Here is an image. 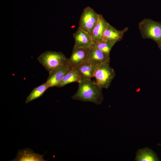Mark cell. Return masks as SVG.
I'll use <instances>...</instances> for the list:
<instances>
[{
  "label": "cell",
  "mask_w": 161,
  "mask_h": 161,
  "mask_svg": "<svg viewBox=\"0 0 161 161\" xmlns=\"http://www.w3.org/2000/svg\"><path fill=\"white\" fill-rule=\"evenodd\" d=\"M78 90L72 97L82 101L90 102L97 105L102 102L103 97L102 88L91 79L82 80L79 83Z\"/></svg>",
  "instance_id": "1"
},
{
  "label": "cell",
  "mask_w": 161,
  "mask_h": 161,
  "mask_svg": "<svg viewBox=\"0 0 161 161\" xmlns=\"http://www.w3.org/2000/svg\"><path fill=\"white\" fill-rule=\"evenodd\" d=\"M138 27L142 37L153 40L161 50V22L145 18L139 24Z\"/></svg>",
  "instance_id": "2"
},
{
  "label": "cell",
  "mask_w": 161,
  "mask_h": 161,
  "mask_svg": "<svg viewBox=\"0 0 161 161\" xmlns=\"http://www.w3.org/2000/svg\"><path fill=\"white\" fill-rule=\"evenodd\" d=\"M39 63L49 73L59 65L69 60L61 52L46 51L37 58Z\"/></svg>",
  "instance_id": "3"
},
{
  "label": "cell",
  "mask_w": 161,
  "mask_h": 161,
  "mask_svg": "<svg viewBox=\"0 0 161 161\" xmlns=\"http://www.w3.org/2000/svg\"><path fill=\"white\" fill-rule=\"evenodd\" d=\"M110 62L97 65L94 73L95 82L102 88L108 89L115 75L114 70L110 65Z\"/></svg>",
  "instance_id": "4"
},
{
  "label": "cell",
  "mask_w": 161,
  "mask_h": 161,
  "mask_svg": "<svg viewBox=\"0 0 161 161\" xmlns=\"http://www.w3.org/2000/svg\"><path fill=\"white\" fill-rule=\"evenodd\" d=\"M99 15L89 6L85 8L80 17L78 28L91 34L97 22Z\"/></svg>",
  "instance_id": "5"
},
{
  "label": "cell",
  "mask_w": 161,
  "mask_h": 161,
  "mask_svg": "<svg viewBox=\"0 0 161 161\" xmlns=\"http://www.w3.org/2000/svg\"><path fill=\"white\" fill-rule=\"evenodd\" d=\"M73 67L69 60L66 62L59 65L50 72L46 81L49 87L56 86Z\"/></svg>",
  "instance_id": "6"
},
{
  "label": "cell",
  "mask_w": 161,
  "mask_h": 161,
  "mask_svg": "<svg viewBox=\"0 0 161 161\" xmlns=\"http://www.w3.org/2000/svg\"><path fill=\"white\" fill-rule=\"evenodd\" d=\"M75 40L74 47L90 48L93 43L91 34L79 28L73 34Z\"/></svg>",
  "instance_id": "7"
},
{
  "label": "cell",
  "mask_w": 161,
  "mask_h": 161,
  "mask_svg": "<svg viewBox=\"0 0 161 161\" xmlns=\"http://www.w3.org/2000/svg\"><path fill=\"white\" fill-rule=\"evenodd\" d=\"M89 48L73 47L71 55L69 58L71 65L75 68L88 60Z\"/></svg>",
  "instance_id": "8"
},
{
  "label": "cell",
  "mask_w": 161,
  "mask_h": 161,
  "mask_svg": "<svg viewBox=\"0 0 161 161\" xmlns=\"http://www.w3.org/2000/svg\"><path fill=\"white\" fill-rule=\"evenodd\" d=\"M128 30V28L127 27L122 30H119L109 24L103 33L102 40L109 41L115 44L122 39L124 33Z\"/></svg>",
  "instance_id": "9"
},
{
  "label": "cell",
  "mask_w": 161,
  "mask_h": 161,
  "mask_svg": "<svg viewBox=\"0 0 161 161\" xmlns=\"http://www.w3.org/2000/svg\"><path fill=\"white\" fill-rule=\"evenodd\" d=\"M44 154L41 155L34 152L32 150L26 148L19 150L13 161H45Z\"/></svg>",
  "instance_id": "10"
},
{
  "label": "cell",
  "mask_w": 161,
  "mask_h": 161,
  "mask_svg": "<svg viewBox=\"0 0 161 161\" xmlns=\"http://www.w3.org/2000/svg\"><path fill=\"white\" fill-rule=\"evenodd\" d=\"M109 23L101 14L91 34L93 44L102 40L103 33Z\"/></svg>",
  "instance_id": "11"
},
{
  "label": "cell",
  "mask_w": 161,
  "mask_h": 161,
  "mask_svg": "<svg viewBox=\"0 0 161 161\" xmlns=\"http://www.w3.org/2000/svg\"><path fill=\"white\" fill-rule=\"evenodd\" d=\"M88 60L91 63L97 66L110 61V58L101 50L92 47L88 51Z\"/></svg>",
  "instance_id": "12"
},
{
  "label": "cell",
  "mask_w": 161,
  "mask_h": 161,
  "mask_svg": "<svg viewBox=\"0 0 161 161\" xmlns=\"http://www.w3.org/2000/svg\"><path fill=\"white\" fill-rule=\"evenodd\" d=\"M97 66L91 63L88 60L75 68L79 73L81 80L91 79L93 77Z\"/></svg>",
  "instance_id": "13"
},
{
  "label": "cell",
  "mask_w": 161,
  "mask_h": 161,
  "mask_svg": "<svg viewBox=\"0 0 161 161\" xmlns=\"http://www.w3.org/2000/svg\"><path fill=\"white\" fill-rule=\"evenodd\" d=\"M135 161H159L157 154L148 148L139 149L136 153Z\"/></svg>",
  "instance_id": "14"
},
{
  "label": "cell",
  "mask_w": 161,
  "mask_h": 161,
  "mask_svg": "<svg viewBox=\"0 0 161 161\" xmlns=\"http://www.w3.org/2000/svg\"><path fill=\"white\" fill-rule=\"evenodd\" d=\"M81 80L79 73L75 68L73 67L65 76L56 87L61 88L68 84L74 82L79 83Z\"/></svg>",
  "instance_id": "15"
},
{
  "label": "cell",
  "mask_w": 161,
  "mask_h": 161,
  "mask_svg": "<svg viewBox=\"0 0 161 161\" xmlns=\"http://www.w3.org/2000/svg\"><path fill=\"white\" fill-rule=\"evenodd\" d=\"M49 87V85L46 82L34 88L29 95L27 97L25 103H27L40 97L43 95L47 89Z\"/></svg>",
  "instance_id": "16"
},
{
  "label": "cell",
  "mask_w": 161,
  "mask_h": 161,
  "mask_svg": "<svg viewBox=\"0 0 161 161\" xmlns=\"http://www.w3.org/2000/svg\"><path fill=\"white\" fill-rule=\"evenodd\" d=\"M115 44L107 41L102 40L93 43L92 47L97 48L103 51L107 57L110 58V54L112 49Z\"/></svg>",
  "instance_id": "17"
},
{
  "label": "cell",
  "mask_w": 161,
  "mask_h": 161,
  "mask_svg": "<svg viewBox=\"0 0 161 161\" xmlns=\"http://www.w3.org/2000/svg\"><path fill=\"white\" fill-rule=\"evenodd\" d=\"M161 145V143H159L157 145Z\"/></svg>",
  "instance_id": "18"
}]
</instances>
